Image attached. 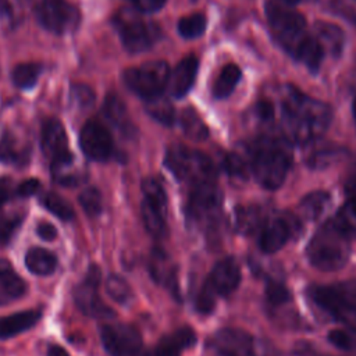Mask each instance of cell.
<instances>
[{"mask_svg": "<svg viewBox=\"0 0 356 356\" xmlns=\"http://www.w3.org/2000/svg\"><path fill=\"white\" fill-rule=\"evenodd\" d=\"M332 13L356 26V0H331Z\"/></svg>", "mask_w": 356, "mask_h": 356, "instance_id": "46", "label": "cell"}, {"mask_svg": "<svg viewBox=\"0 0 356 356\" xmlns=\"http://www.w3.org/2000/svg\"><path fill=\"white\" fill-rule=\"evenodd\" d=\"M256 104V115L261 122L277 121L289 143L306 145L320 138L328 128L332 113L328 104L305 95L292 85L273 88Z\"/></svg>", "mask_w": 356, "mask_h": 356, "instance_id": "1", "label": "cell"}, {"mask_svg": "<svg viewBox=\"0 0 356 356\" xmlns=\"http://www.w3.org/2000/svg\"><path fill=\"white\" fill-rule=\"evenodd\" d=\"M99 332L102 345L110 356H147L140 332L131 324H103Z\"/></svg>", "mask_w": 356, "mask_h": 356, "instance_id": "11", "label": "cell"}, {"mask_svg": "<svg viewBox=\"0 0 356 356\" xmlns=\"http://www.w3.org/2000/svg\"><path fill=\"white\" fill-rule=\"evenodd\" d=\"M164 164L177 179L189 186L217 181V170L213 160L207 154L188 146L174 145L168 147Z\"/></svg>", "mask_w": 356, "mask_h": 356, "instance_id": "5", "label": "cell"}, {"mask_svg": "<svg viewBox=\"0 0 356 356\" xmlns=\"http://www.w3.org/2000/svg\"><path fill=\"white\" fill-rule=\"evenodd\" d=\"M102 270L97 264H90L83 280L74 288V302L76 307L88 317L108 318L114 312L102 300L99 286Z\"/></svg>", "mask_w": 356, "mask_h": 356, "instance_id": "13", "label": "cell"}, {"mask_svg": "<svg viewBox=\"0 0 356 356\" xmlns=\"http://www.w3.org/2000/svg\"><path fill=\"white\" fill-rule=\"evenodd\" d=\"M330 203H331V195L328 192L314 191V192L307 193L302 199V202L299 204V210L306 220L316 221L324 214V211L328 209Z\"/></svg>", "mask_w": 356, "mask_h": 356, "instance_id": "30", "label": "cell"}, {"mask_svg": "<svg viewBox=\"0 0 356 356\" xmlns=\"http://www.w3.org/2000/svg\"><path fill=\"white\" fill-rule=\"evenodd\" d=\"M79 204L86 213V216L95 218L102 213L103 209V202H102V193L96 188H86L81 192L79 197Z\"/></svg>", "mask_w": 356, "mask_h": 356, "instance_id": "42", "label": "cell"}, {"mask_svg": "<svg viewBox=\"0 0 356 356\" xmlns=\"http://www.w3.org/2000/svg\"><path fill=\"white\" fill-rule=\"evenodd\" d=\"M106 291H107L108 296L120 305H128L134 298L131 285L128 284V281L125 278H122L118 274H110L107 277Z\"/></svg>", "mask_w": 356, "mask_h": 356, "instance_id": "36", "label": "cell"}, {"mask_svg": "<svg viewBox=\"0 0 356 356\" xmlns=\"http://www.w3.org/2000/svg\"><path fill=\"white\" fill-rule=\"evenodd\" d=\"M39 202L47 211H50L51 214H54L56 217H58L63 221H71L75 216L74 209L70 204V202L56 192L47 191V192L42 193L39 197Z\"/></svg>", "mask_w": 356, "mask_h": 356, "instance_id": "33", "label": "cell"}, {"mask_svg": "<svg viewBox=\"0 0 356 356\" xmlns=\"http://www.w3.org/2000/svg\"><path fill=\"white\" fill-rule=\"evenodd\" d=\"M24 221V216L11 214L0 217V246H6L11 242L13 236L18 231L19 225Z\"/></svg>", "mask_w": 356, "mask_h": 356, "instance_id": "44", "label": "cell"}, {"mask_svg": "<svg viewBox=\"0 0 356 356\" xmlns=\"http://www.w3.org/2000/svg\"><path fill=\"white\" fill-rule=\"evenodd\" d=\"M250 174L266 189L280 188L289 172L292 152L289 142L282 136L266 135L246 146Z\"/></svg>", "mask_w": 356, "mask_h": 356, "instance_id": "2", "label": "cell"}, {"mask_svg": "<svg viewBox=\"0 0 356 356\" xmlns=\"http://www.w3.org/2000/svg\"><path fill=\"white\" fill-rule=\"evenodd\" d=\"M266 17L277 42L295 58L310 38L305 17L278 0L266 3Z\"/></svg>", "mask_w": 356, "mask_h": 356, "instance_id": "4", "label": "cell"}, {"mask_svg": "<svg viewBox=\"0 0 356 356\" xmlns=\"http://www.w3.org/2000/svg\"><path fill=\"white\" fill-rule=\"evenodd\" d=\"M39 191H40V181L38 178H28L18 185V188L15 189V193L19 197H31L36 195Z\"/></svg>", "mask_w": 356, "mask_h": 356, "instance_id": "47", "label": "cell"}, {"mask_svg": "<svg viewBox=\"0 0 356 356\" xmlns=\"http://www.w3.org/2000/svg\"><path fill=\"white\" fill-rule=\"evenodd\" d=\"M341 295L346 299L349 305H352L356 309V278L355 280H348L343 282L335 284Z\"/></svg>", "mask_w": 356, "mask_h": 356, "instance_id": "48", "label": "cell"}, {"mask_svg": "<svg viewBox=\"0 0 356 356\" xmlns=\"http://www.w3.org/2000/svg\"><path fill=\"white\" fill-rule=\"evenodd\" d=\"M300 221L289 214L280 213L266 218L259 235V248L264 253L278 252L292 236L300 231Z\"/></svg>", "mask_w": 356, "mask_h": 356, "instance_id": "16", "label": "cell"}, {"mask_svg": "<svg viewBox=\"0 0 356 356\" xmlns=\"http://www.w3.org/2000/svg\"><path fill=\"white\" fill-rule=\"evenodd\" d=\"M26 292V282L15 273L13 266L0 259V306L22 298Z\"/></svg>", "mask_w": 356, "mask_h": 356, "instance_id": "24", "label": "cell"}, {"mask_svg": "<svg viewBox=\"0 0 356 356\" xmlns=\"http://www.w3.org/2000/svg\"><path fill=\"white\" fill-rule=\"evenodd\" d=\"M221 206V192L216 181L191 186L185 204L188 222L200 231H209L218 224Z\"/></svg>", "mask_w": 356, "mask_h": 356, "instance_id": "6", "label": "cell"}, {"mask_svg": "<svg viewBox=\"0 0 356 356\" xmlns=\"http://www.w3.org/2000/svg\"><path fill=\"white\" fill-rule=\"evenodd\" d=\"M143 200L140 204V216L146 231L161 239L167 235V193L163 184L154 178L147 177L142 181Z\"/></svg>", "mask_w": 356, "mask_h": 356, "instance_id": "10", "label": "cell"}, {"mask_svg": "<svg viewBox=\"0 0 356 356\" xmlns=\"http://www.w3.org/2000/svg\"><path fill=\"white\" fill-rule=\"evenodd\" d=\"M278 1H281L284 4H288V6H295V4H299V3H302L305 0H278Z\"/></svg>", "mask_w": 356, "mask_h": 356, "instance_id": "54", "label": "cell"}, {"mask_svg": "<svg viewBox=\"0 0 356 356\" xmlns=\"http://www.w3.org/2000/svg\"><path fill=\"white\" fill-rule=\"evenodd\" d=\"M47 356H70V353L60 345L51 343L47 348Z\"/></svg>", "mask_w": 356, "mask_h": 356, "instance_id": "53", "label": "cell"}, {"mask_svg": "<svg viewBox=\"0 0 356 356\" xmlns=\"http://www.w3.org/2000/svg\"><path fill=\"white\" fill-rule=\"evenodd\" d=\"M71 99L79 108H89L95 103V93L88 85L76 83L71 88Z\"/></svg>", "mask_w": 356, "mask_h": 356, "instance_id": "45", "label": "cell"}, {"mask_svg": "<svg viewBox=\"0 0 356 356\" xmlns=\"http://www.w3.org/2000/svg\"><path fill=\"white\" fill-rule=\"evenodd\" d=\"M40 145L43 154L50 161L51 175L72 167L74 154L68 147L65 129L58 120L49 118L43 122Z\"/></svg>", "mask_w": 356, "mask_h": 356, "instance_id": "12", "label": "cell"}, {"mask_svg": "<svg viewBox=\"0 0 356 356\" xmlns=\"http://www.w3.org/2000/svg\"><path fill=\"white\" fill-rule=\"evenodd\" d=\"M307 295L320 310L356 331V309L346 302L337 285H314Z\"/></svg>", "mask_w": 356, "mask_h": 356, "instance_id": "15", "label": "cell"}, {"mask_svg": "<svg viewBox=\"0 0 356 356\" xmlns=\"http://www.w3.org/2000/svg\"><path fill=\"white\" fill-rule=\"evenodd\" d=\"M291 356H320L317 350L307 342H299L293 346Z\"/></svg>", "mask_w": 356, "mask_h": 356, "instance_id": "52", "label": "cell"}, {"mask_svg": "<svg viewBox=\"0 0 356 356\" xmlns=\"http://www.w3.org/2000/svg\"><path fill=\"white\" fill-rule=\"evenodd\" d=\"M224 167L227 172L236 178H246L250 174V165H249V157L246 147L242 150L231 152L224 159Z\"/></svg>", "mask_w": 356, "mask_h": 356, "instance_id": "38", "label": "cell"}, {"mask_svg": "<svg viewBox=\"0 0 356 356\" xmlns=\"http://www.w3.org/2000/svg\"><path fill=\"white\" fill-rule=\"evenodd\" d=\"M149 271L152 278L160 284L168 288V291L175 296L179 298V289H178V278H177V268L170 263L168 256L164 253L163 249L154 248L150 253L149 259Z\"/></svg>", "mask_w": 356, "mask_h": 356, "instance_id": "19", "label": "cell"}, {"mask_svg": "<svg viewBox=\"0 0 356 356\" xmlns=\"http://www.w3.org/2000/svg\"><path fill=\"white\" fill-rule=\"evenodd\" d=\"M206 26H207L206 17L200 13H193L179 19L178 32L185 39H195L204 32Z\"/></svg>", "mask_w": 356, "mask_h": 356, "instance_id": "39", "label": "cell"}, {"mask_svg": "<svg viewBox=\"0 0 356 356\" xmlns=\"http://www.w3.org/2000/svg\"><path fill=\"white\" fill-rule=\"evenodd\" d=\"M345 191L348 200L338 210L332 221L349 239H356V175L348 179Z\"/></svg>", "mask_w": 356, "mask_h": 356, "instance_id": "23", "label": "cell"}, {"mask_svg": "<svg viewBox=\"0 0 356 356\" xmlns=\"http://www.w3.org/2000/svg\"><path fill=\"white\" fill-rule=\"evenodd\" d=\"M13 179L8 177H0V207L13 197Z\"/></svg>", "mask_w": 356, "mask_h": 356, "instance_id": "51", "label": "cell"}, {"mask_svg": "<svg viewBox=\"0 0 356 356\" xmlns=\"http://www.w3.org/2000/svg\"><path fill=\"white\" fill-rule=\"evenodd\" d=\"M103 113L108 122L114 125L117 129H120L122 134H131L132 132V124L129 121L125 104L122 100L115 95H108L104 100Z\"/></svg>", "mask_w": 356, "mask_h": 356, "instance_id": "29", "label": "cell"}, {"mask_svg": "<svg viewBox=\"0 0 356 356\" xmlns=\"http://www.w3.org/2000/svg\"><path fill=\"white\" fill-rule=\"evenodd\" d=\"M242 278L241 266L234 257H225L217 261L204 281L203 286L216 298L232 293Z\"/></svg>", "mask_w": 356, "mask_h": 356, "instance_id": "18", "label": "cell"}, {"mask_svg": "<svg viewBox=\"0 0 356 356\" xmlns=\"http://www.w3.org/2000/svg\"><path fill=\"white\" fill-rule=\"evenodd\" d=\"M170 68L165 61H146L138 67L128 68L124 72V82L131 92L149 100L163 93L168 85Z\"/></svg>", "mask_w": 356, "mask_h": 356, "instance_id": "9", "label": "cell"}, {"mask_svg": "<svg viewBox=\"0 0 356 356\" xmlns=\"http://www.w3.org/2000/svg\"><path fill=\"white\" fill-rule=\"evenodd\" d=\"M167 0H132L135 8L140 13H156L160 10Z\"/></svg>", "mask_w": 356, "mask_h": 356, "instance_id": "49", "label": "cell"}, {"mask_svg": "<svg viewBox=\"0 0 356 356\" xmlns=\"http://www.w3.org/2000/svg\"><path fill=\"white\" fill-rule=\"evenodd\" d=\"M199 61L195 56H189L181 60L172 72H170L168 86L170 92L175 99L184 97L192 88L196 74H197Z\"/></svg>", "mask_w": 356, "mask_h": 356, "instance_id": "21", "label": "cell"}, {"mask_svg": "<svg viewBox=\"0 0 356 356\" xmlns=\"http://www.w3.org/2000/svg\"><path fill=\"white\" fill-rule=\"evenodd\" d=\"M24 0H0V21L8 26H14L24 18Z\"/></svg>", "mask_w": 356, "mask_h": 356, "instance_id": "41", "label": "cell"}, {"mask_svg": "<svg viewBox=\"0 0 356 356\" xmlns=\"http://www.w3.org/2000/svg\"><path fill=\"white\" fill-rule=\"evenodd\" d=\"M36 17L43 28L56 35L74 32L81 21L79 10L68 0H40Z\"/></svg>", "mask_w": 356, "mask_h": 356, "instance_id": "14", "label": "cell"}, {"mask_svg": "<svg viewBox=\"0 0 356 356\" xmlns=\"http://www.w3.org/2000/svg\"><path fill=\"white\" fill-rule=\"evenodd\" d=\"M266 300L270 307H281L292 300V293L285 284L273 280L266 286Z\"/></svg>", "mask_w": 356, "mask_h": 356, "instance_id": "40", "label": "cell"}, {"mask_svg": "<svg viewBox=\"0 0 356 356\" xmlns=\"http://www.w3.org/2000/svg\"><path fill=\"white\" fill-rule=\"evenodd\" d=\"M218 356H278L267 343L241 328H222L209 342Z\"/></svg>", "mask_w": 356, "mask_h": 356, "instance_id": "8", "label": "cell"}, {"mask_svg": "<svg viewBox=\"0 0 356 356\" xmlns=\"http://www.w3.org/2000/svg\"><path fill=\"white\" fill-rule=\"evenodd\" d=\"M239 79H241V68L235 63L225 64L214 82V86H213L214 97L216 99L228 97L235 89Z\"/></svg>", "mask_w": 356, "mask_h": 356, "instance_id": "31", "label": "cell"}, {"mask_svg": "<svg viewBox=\"0 0 356 356\" xmlns=\"http://www.w3.org/2000/svg\"><path fill=\"white\" fill-rule=\"evenodd\" d=\"M42 318V310L29 309L0 317V339H8L35 327Z\"/></svg>", "mask_w": 356, "mask_h": 356, "instance_id": "22", "label": "cell"}, {"mask_svg": "<svg viewBox=\"0 0 356 356\" xmlns=\"http://www.w3.org/2000/svg\"><path fill=\"white\" fill-rule=\"evenodd\" d=\"M79 145L83 154L93 161H107L114 153V142L110 131L96 120H90L82 127Z\"/></svg>", "mask_w": 356, "mask_h": 356, "instance_id": "17", "label": "cell"}, {"mask_svg": "<svg viewBox=\"0 0 356 356\" xmlns=\"http://www.w3.org/2000/svg\"><path fill=\"white\" fill-rule=\"evenodd\" d=\"M146 111L160 124L172 125L175 121V113L172 104L161 95L146 100Z\"/></svg>", "mask_w": 356, "mask_h": 356, "instance_id": "37", "label": "cell"}, {"mask_svg": "<svg viewBox=\"0 0 356 356\" xmlns=\"http://www.w3.org/2000/svg\"><path fill=\"white\" fill-rule=\"evenodd\" d=\"M26 268L36 275H50L57 268V257L44 248H31L25 253Z\"/></svg>", "mask_w": 356, "mask_h": 356, "instance_id": "27", "label": "cell"}, {"mask_svg": "<svg viewBox=\"0 0 356 356\" xmlns=\"http://www.w3.org/2000/svg\"><path fill=\"white\" fill-rule=\"evenodd\" d=\"M196 334L191 327H181L164 335L147 356H181L182 350L193 346Z\"/></svg>", "mask_w": 356, "mask_h": 356, "instance_id": "20", "label": "cell"}, {"mask_svg": "<svg viewBox=\"0 0 356 356\" xmlns=\"http://www.w3.org/2000/svg\"><path fill=\"white\" fill-rule=\"evenodd\" d=\"M139 13L140 11L124 8L113 18V24L124 47L131 53H142L149 50L161 36L160 26L153 21L142 18Z\"/></svg>", "mask_w": 356, "mask_h": 356, "instance_id": "7", "label": "cell"}, {"mask_svg": "<svg viewBox=\"0 0 356 356\" xmlns=\"http://www.w3.org/2000/svg\"><path fill=\"white\" fill-rule=\"evenodd\" d=\"M327 339L331 345L341 350H353L356 349V331L335 328L327 334Z\"/></svg>", "mask_w": 356, "mask_h": 356, "instance_id": "43", "label": "cell"}, {"mask_svg": "<svg viewBox=\"0 0 356 356\" xmlns=\"http://www.w3.org/2000/svg\"><path fill=\"white\" fill-rule=\"evenodd\" d=\"M36 234L43 239V241H53L57 236V229L54 225L49 221H40L36 225Z\"/></svg>", "mask_w": 356, "mask_h": 356, "instance_id": "50", "label": "cell"}, {"mask_svg": "<svg viewBox=\"0 0 356 356\" xmlns=\"http://www.w3.org/2000/svg\"><path fill=\"white\" fill-rule=\"evenodd\" d=\"M29 160V149L14 135L4 134L0 139V163L11 165H24Z\"/></svg>", "mask_w": 356, "mask_h": 356, "instance_id": "28", "label": "cell"}, {"mask_svg": "<svg viewBox=\"0 0 356 356\" xmlns=\"http://www.w3.org/2000/svg\"><path fill=\"white\" fill-rule=\"evenodd\" d=\"M352 113H353V118H355V122H356V97H355L353 104H352Z\"/></svg>", "mask_w": 356, "mask_h": 356, "instance_id": "55", "label": "cell"}, {"mask_svg": "<svg viewBox=\"0 0 356 356\" xmlns=\"http://www.w3.org/2000/svg\"><path fill=\"white\" fill-rule=\"evenodd\" d=\"M181 128L186 136L193 140H203L209 136V129L202 117L196 113V110L188 107L181 113L179 117Z\"/></svg>", "mask_w": 356, "mask_h": 356, "instance_id": "34", "label": "cell"}, {"mask_svg": "<svg viewBox=\"0 0 356 356\" xmlns=\"http://www.w3.org/2000/svg\"><path fill=\"white\" fill-rule=\"evenodd\" d=\"M42 71L43 65L40 63H22L13 70L11 79L17 88L29 89L36 85Z\"/></svg>", "mask_w": 356, "mask_h": 356, "instance_id": "35", "label": "cell"}, {"mask_svg": "<svg viewBox=\"0 0 356 356\" xmlns=\"http://www.w3.org/2000/svg\"><path fill=\"white\" fill-rule=\"evenodd\" d=\"M342 154H343V150L338 146H334V145L316 146L306 156V164L310 168H314V170L327 168L332 163L339 160Z\"/></svg>", "mask_w": 356, "mask_h": 356, "instance_id": "32", "label": "cell"}, {"mask_svg": "<svg viewBox=\"0 0 356 356\" xmlns=\"http://www.w3.org/2000/svg\"><path fill=\"white\" fill-rule=\"evenodd\" d=\"M313 35L317 39V42L320 43V46L323 47L325 54L327 53L331 56L341 54V51L343 49L345 38H343L342 31L337 25L324 22V21H318L314 25Z\"/></svg>", "mask_w": 356, "mask_h": 356, "instance_id": "25", "label": "cell"}, {"mask_svg": "<svg viewBox=\"0 0 356 356\" xmlns=\"http://www.w3.org/2000/svg\"><path fill=\"white\" fill-rule=\"evenodd\" d=\"M264 221V211L259 206H238L235 209V228L243 235L260 231Z\"/></svg>", "mask_w": 356, "mask_h": 356, "instance_id": "26", "label": "cell"}, {"mask_svg": "<svg viewBox=\"0 0 356 356\" xmlns=\"http://www.w3.org/2000/svg\"><path fill=\"white\" fill-rule=\"evenodd\" d=\"M350 256V239L330 220L323 224L306 246L310 264L321 271L342 268Z\"/></svg>", "mask_w": 356, "mask_h": 356, "instance_id": "3", "label": "cell"}]
</instances>
